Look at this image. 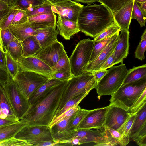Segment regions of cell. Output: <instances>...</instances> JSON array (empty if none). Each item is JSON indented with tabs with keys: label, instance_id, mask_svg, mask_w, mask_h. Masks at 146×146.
Here are the masks:
<instances>
[{
	"label": "cell",
	"instance_id": "603a6c76",
	"mask_svg": "<svg viewBox=\"0 0 146 146\" xmlns=\"http://www.w3.org/2000/svg\"><path fill=\"white\" fill-rule=\"evenodd\" d=\"M0 118L19 121L7 96L3 86L0 83Z\"/></svg>",
	"mask_w": 146,
	"mask_h": 146
},
{
	"label": "cell",
	"instance_id": "52a82bcc",
	"mask_svg": "<svg viewBox=\"0 0 146 146\" xmlns=\"http://www.w3.org/2000/svg\"><path fill=\"white\" fill-rule=\"evenodd\" d=\"M49 79L34 72L20 70L12 80L28 99L32 93Z\"/></svg>",
	"mask_w": 146,
	"mask_h": 146
},
{
	"label": "cell",
	"instance_id": "2e32d148",
	"mask_svg": "<svg viewBox=\"0 0 146 146\" xmlns=\"http://www.w3.org/2000/svg\"><path fill=\"white\" fill-rule=\"evenodd\" d=\"M120 31H119L117 32L115 37L99 53L95 59L88 64L85 72H92L99 70L101 66L113 52L118 40Z\"/></svg>",
	"mask_w": 146,
	"mask_h": 146
},
{
	"label": "cell",
	"instance_id": "94428289",
	"mask_svg": "<svg viewBox=\"0 0 146 146\" xmlns=\"http://www.w3.org/2000/svg\"><path fill=\"white\" fill-rule=\"evenodd\" d=\"M0 1L6 3L10 7L14 6V0H0Z\"/></svg>",
	"mask_w": 146,
	"mask_h": 146
},
{
	"label": "cell",
	"instance_id": "60d3db41",
	"mask_svg": "<svg viewBox=\"0 0 146 146\" xmlns=\"http://www.w3.org/2000/svg\"><path fill=\"white\" fill-rule=\"evenodd\" d=\"M146 49V29L141 36V40L135 52V58L143 60L145 59L144 53Z\"/></svg>",
	"mask_w": 146,
	"mask_h": 146
},
{
	"label": "cell",
	"instance_id": "8d00e7d4",
	"mask_svg": "<svg viewBox=\"0 0 146 146\" xmlns=\"http://www.w3.org/2000/svg\"><path fill=\"white\" fill-rule=\"evenodd\" d=\"M146 16V14L142 10L138 3L134 0L131 13V19L137 20L141 28L145 26Z\"/></svg>",
	"mask_w": 146,
	"mask_h": 146
},
{
	"label": "cell",
	"instance_id": "4316f807",
	"mask_svg": "<svg viewBox=\"0 0 146 146\" xmlns=\"http://www.w3.org/2000/svg\"><path fill=\"white\" fill-rule=\"evenodd\" d=\"M20 120L15 123L0 126V143L14 137L23 127L27 125L25 121Z\"/></svg>",
	"mask_w": 146,
	"mask_h": 146
},
{
	"label": "cell",
	"instance_id": "7402d4cb",
	"mask_svg": "<svg viewBox=\"0 0 146 146\" xmlns=\"http://www.w3.org/2000/svg\"><path fill=\"white\" fill-rule=\"evenodd\" d=\"M7 29L21 42L27 37L33 36L36 29L28 21L21 24H11Z\"/></svg>",
	"mask_w": 146,
	"mask_h": 146
},
{
	"label": "cell",
	"instance_id": "ee69618b",
	"mask_svg": "<svg viewBox=\"0 0 146 146\" xmlns=\"http://www.w3.org/2000/svg\"><path fill=\"white\" fill-rule=\"evenodd\" d=\"M90 110L80 109L75 113L70 125V127L77 129V127Z\"/></svg>",
	"mask_w": 146,
	"mask_h": 146
},
{
	"label": "cell",
	"instance_id": "c3c4849f",
	"mask_svg": "<svg viewBox=\"0 0 146 146\" xmlns=\"http://www.w3.org/2000/svg\"><path fill=\"white\" fill-rule=\"evenodd\" d=\"M135 116V114H131L117 131L122 135L129 137L130 130L132 125Z\"/></svg>",
	"mask_w": 146,
	"mask_h": 146
},
{
	"label": "cell",
	"instance_id": "f1b7e54d",
	"mask_svg": "<svg viewBox=\"0 0 146 146\" xmlns=\"http://www.w3.org/2000/svg\"><path fill=\"white\" fill-rule=\"evenodd\" d=\"M21 43L23 48L22 57L35 56L42 49L33 36L27 37Z\"/></svg>",
	"mask_w": 146,
	"mask_h": 146
},
{
	"label": "cell",
	"instance_id": "681fc988",
	"mask_svg": "<svg viewBox=\"0 0 146 146\" xmlns=\"http://www.w3.org/2000/svg\"><path fill=\"white\" fill-rule=\"evenodd\" d=\"M1 33L5 51L7 50L9 43L15 36L7 29H1Z\"/></svg>",
	"mask_w": 146,
	"mask_h": 146
},
{
	"label": "cell",
	"instance_id": "db71d44e",
	"mask_svg": "<svg viewBox=\"0 0 146 146\" xmlns=\"http://www.w3.org/2000/svg\"><path fill=\"white\" fill-rule=\"evenodd\" d=\"M108 70H103L92 72L95 78L98 83L108 72Z\"/></svg>",
	"mask_w": 146,
	"mask_h": 146
},
{
	"label": "cell",
	"instance_id": "d6a6232c",
	"mask_svg": "<svg viewBox=\"0 0 146 146\" xmlns=\"http://www.w3.org/2000/svg\"><path fill=\"white\" fill-rule=\"evenodd\" d=\"M7 70L13 79L20 70L18 64L11 56L7 50L4 52Z\"/></svg>",
	"mask_w": 146,
	"mask_h": 146
},
{
	"label": "cell",
	"instance_id": "91938a15",
	"mask_svg": "<svg viewBox=\"0 0 146 146\" xmlns=\"http://www.w3.org/2000/svg\"><path fill=\"white\" fill-rule=\"evenodd\" d=\"M44 2H46L50 3L52 5H55V4L62 2L66 1L68 0H42Z\"/></svg>",
	"mask_w": 146,
	"mask_h": 146
},
{
	"label": "cell",
	"instance_id": "b9f144b4",
	"mask_svg": "<svg viewBox=\"0 0 146 146\" xmlns=\"http://www.w3.org/2000/svg\"><path fill=\"white\" fill-rule=\"evenodd\" d=\"M119 31H121L120 28L115 23L107 28L94 40L96 41H100L113 35Z\"/></svg>",
	"mask_w": 146,
	"mask_h": 146
},
{
	"label": "cell",
	"instance_id": "7c38bea8",
	"mask_svg": "<svg viewBox=\"0 0 146 146\" xmlns=\"http://www.w3.org/2000/svg\"><path fill=\"white\" fill-rule=\"evenodd\" d=\"M131 115L129 111L115 105L110 104L106 113L105 127L117 131Z\"/></svg>",
	"mask_w": 146,
	"mask_h": 146
},
{
	"label": "cell",
	"instance_id": "6da1fadb",
	"mask_svg": "<svg viewBox=\"0 0 146 146\" xmlns=\"http://www.w3.org/2000/svg\"><path fill=\"white\" fill-rule=\"evenodd\" d=\"M68 81L53 87L47 93L31 105L20 120L25 121L29 126H49L59 107Z\"/></svg>",
	"mask_w": 146,
	"mask_h": 146
},
{
	"label": "cell",
	"instance_id": "484cf974",
	"mask_svg": "<svg viewBox=\"0 0 146 146\" xmlns=\"http://www.w3.org/2000/svg\"><path fill=\"white\" fill-rule=\"evenodd\" d=\"M145 129H146V103L135 113L129 132V138L135 137L140 132Z\"/></svg>",
	"mask_w": 146,
	"mask_h": 146
},
{
	"label": "cell",
	"instance_id": "3957f363",
	"mask_svg": "<svg viewBox=\"0 0 146 146\" xmlns=\"http://www.w3.org/2000/svg\"><path fill=\"white\" fill-rule=\"evenodd\" d=\"M146 89V77L122 85L111 96L110 104H114L129 111Z\"/></svg>",
	"mask_w": 146,
	"mask_h": 146
},
{
	"label": "cell",
	"instance_id": "e0dca14e",
	"mask_svg": "<svg viewBox=\"0 0 146 146\" xmlns=\"http://www.w3.org/2000/svg\"><path fill=\"white\" fill-rule=\"evenodd\" d=\"M129 32L121 30L113 51L114 65L122 63L129 53Z\"/></svg>",
	"mask_w": 146,
	"mask_h": 146
},
{
	"label": "cell",
	"instance_id": "f5cc1de1",
	"mask_svg": "<svg viewBox=\"0 0 146 146\" xmlns=\"http://www.w3.org/2000/svg\"><path fill=\"white\" fill-rule=\"evenodd\" d=\"M114 60L113 52L101 66L98 70H106L108 68H110L114 65Z\"/></svg>",
	"mask_w": 146,
	"mask_h": 146
},
{
	"label": "cell",
	"instance_id": "8fae6325",
	"mask_svg": "<svg viewBox=\"0 0 146 146\" xmlns=\"http://www.w3.org/2000/svg\"><path fill=\"white\" fill-rule=\"evenodd\" d=\"M17 62L20 70L34 72L49 78L53 72L51 68L40 59L35 56L22 57Z\"/></svg>",
	"mask_w": 146,
	"mask_h": 146
},
{
	"label": "cell",
	"instance_id": "ab89813d",
	"mask_svg": "<svg viewBox=\"0 0 146 146\" xmlns=\"http://www.w3.org/2000/svg\"><path fill=\"white\" fill-rule=\"evenodd\" d=\"M14 6L26 11L32 7L43 4L42 0H14Z\"/></svg>",
	"mask_w": 146,
	"mask_h": 146
},
{
	"label": "cell",
	"instance_id": "30bf717a",
	"mask_svg": "<svg viewBox=\"0 0 146 146\" xmlns=\"http://www.w3.org/2000/svg\"><path fill=\"white\" fill-rule=\"evenodd\" d=\"M76 113L50 127L51 135L54 141L68 145L65 142L74 137L78 130L70 127L72 121Z\"/></svg>",
	"mask_w": 146,
	"mask_h": 146
},
{
	"label": "cell",
	"instance_id": "7dc6e473",
	"mask_svg": "<svg viewBox=\"0 0 146 146\" xmlns=\"http://www.w3.org/2000/svg\"><path fill=\"white\" fill-rule=\"evenodd\" d=\"M146 103V89H145L132 107L129 111L131 114H135Z\"/></svg>",
	"mask_w": 146,
	"mask_h": 146
},
{
	"label": "cell",
	"instance_id": "8992f818",
	"mask_svg": "<svg viewBox=\"0 0 146 146\" xmlns=\"http://www.w3.org/2000/svg\"><path fill=\"white\" fill-rule=\"evenodd\" d=\"M94 42V39H84L80 40L76 45L69 58L71 72L73 76H78L85 72Z\"/></svg>",
	"mask_w": 146,
	"mask_h": 146
},
{
	"label": "cell",
	"instance_id": "1f68e13d",
	"mask_svg": "<svg viewBox=\"0 0 146 146\" xmlns=\"http://www.w3.org/2000/svg\"><path fill=\"white\" fill-rule=\"evenodd\" d=\"M52 5L50 3L44 2L43 4L30 8L25 11L28 17L43 14L54 13L52 9Z\"/></svg>",
	"mask_w": 146,
	"mask_h": 146
},
{
	"label": "cell",
	"instance_id": "f6af8a7d",
	"mask_svg": "<svg viewBox=\"0 0 146 146\" xmlns=\"http://www.w3.org/2000/svg\"><path fill=\"white\" fill-rule=\"evenodd\" d=\"M1 146H30L27 141L14 137L0 142Z\"/></svg>",
	"mask_w": 146,
	"mask_h": 146
},
{
	"label": "cell",
	"instance_id": "680465c9",
	"mask_svg": "<svg viewBox=\"0 0 146 146\" xmlns=\"http://www.w3.org/2000/svg\"><path fill=\"white\" fill-rule=\"evenodd\" d=\"M76 1L84 3H86L88 5L93 3L95 2H100V0H74Z\"/></svg>",
	"mask_w": 146,
	"mask_h": 146
},
{
	"label": "cell",
	"instance_id": "7a4b0ae2",
	"mask_svg": "<svg viewBox=\"0 0 146 146\" xmlns=\"http://www.w3.org/2000/svg\"><path fill=\"white\" fill-rule=\"evenodd\" d=\"M77 23L80 31L94 39L116 23L112 11L101 4L84 6L79 13Z\"/></svg>",
	"mask_w": 146,
	"mask_h": 146
},
{
	"label": "cell",
	"instance_id": "ba28073f",
	"mask_svg": "<svg viewBox=\"0 0 146 146\" xmlns=\"http://www.w3.org/2000/svg\"><path fill=\"white\" fill-rule=\"evenodd\" d=\"M3 86L13 110L20 120L31 106L28 99L12 79Z\"/></svg>",
	"mask_w": 146,
	"mask_h": 146
},
{
	"label": "cell",
	"instance_id": "6f0895ef",
	"mask_svg": "<svg viewBox=\"0 0 146 146\" xmlns=\"http://www.w3.org/2000/svg\"><path fill=\"white\" fill-rule=\"evenodd\" d=\"M10 8L11 7L6 3L0 1V11L8 9Z\"/></svg>",
	"mask_w": 146,
	"mask_h": 146
},
{
	"label": "cell",
	"instance_id": "4dcf8cb0",
	"mask_svg": "<svg viewBox=\"0 0 146 146\" xmlns=\"http://www.w3.org/2000/svg\"><path fill=\"white\" fill-rule=\"evenodd\" d=\"M7 50L12 57L17 62L22 56L23 48L21 43L15 37L9 44Z\"/></svg>",
	"mask_w": 146,
	"mask_h": 146
},
{
	"label": "cell",
	"instance_id": "816d5d0a",
	"mask_svg": "<svg viewBox=\"0 0 146 146\" xmlns=\"http://www.w3.org/2000/svg\"><path fill=\"white\" fill-rule=\"evenodd\" d=\"M11 79L7 70L0 66V83L3 86Z\"/></svg>",
	"mask_w": 146,
	"mask_h": 146
},
{
	"label": "cell",
	"instance_id": "5b68a950",
	"mask_svg": "<svg viewBox=\"0 0 146 146\" xmlns=\"http://www.w3.org/2000/svg\"><path fill=\"white\" fill-rule=\"evenodd\" d=\"M97 83L95 89L98 95L111 96L122 85L128 73L125 65L123 62L118 66H113Z\"/></svg>",
	"mask_w": 146,
	"mask_h": 146
},
{
	"label": "cell",
	"instance_id": "d4e9b609",
	"mask_svg": "<svg viewBox=\"0 0 146 146\" xmlns=\"http://www.w3.org/2000/svg\"><path fill=\"white\" fill-rule=\"evenodd\" d=\"M100 129L106 140L112 143L114 146H125L129 142L128 136L122 135L118 131L105 126Z\"/></svg>",
	"mask_w": 146,
	"mask_h": 146
},
{
	"label": "cell",
	"instance_id": "cb8c5ba5",
	"mask_svg": "<svg viewBox=\"0 0 146 146\" xmlns=\"http://www.w3.org/2000/svg\"><path fill=\"white\" fill-rule=\"evenodd\" d=\"M56 15L54 13L28 17V21L36 29L47 27L56 28Z\"/></svg>",
	"mask_w": 146,
	"mask_h": 146
},
{
	"label": "cell",
	"instance_id": "9a60e30c",
	"mask_svg": "<svg viewBox=\"0 0 146 146\" xmlns=\"http://www.w3.org/2000/svg\"><path fill=\"white\" fill-rule=\"evenodd\" d=\"M64 50L63 44L57 40L42 48L34 56L41 60L52 68L57 63Z\"/></svg>",
	"mask_w": 146,
	"mask_h": 146
},
{
	"label": "cell",
	"instance_id": "d590c367",
	"mask_svg": "<svg viewBox=\"0 0 146 146\" xmlns=\"http://www.w3.org/2000/svg\"><path fill=\"white\" fill-rule=\"evenodd\" d=\"M19 9L16 6H14L9 9L0 22V27L1 29H7L11 24Z\"/></svg>",
	"mask_w": 146,
	"mask_h": 146
},
{
	"label": "cell",
	"instance_id": "5bb4252c",
	"mask_svg": "<svg viewBox=\"0 0 146 146\" xmlns=\"http://www.w3.org/2000/svg\"><path fill=\"white\" fill-rule=\"evenodd\" d=\"M84 5L71 0L52 5V9L61 17L77 23L79 13Z\"/></svg>",
	"mask_w": 146,
	"mask_h": 146
},
{
	"label": "cell",
	"instance_id": "ac0fdd59",
	"mask_svg": "<svg viewBox=\"0 0 146 146\" xmlns=\"http://www.w3.org/2000/svg\"><path fill=\"white\" fill-rule=\"evenodd\" d=\"M134 1V0H131L119 9L113 13L115 22L120 27L121 31H129Z\"/></svg>",
	"mask_w": 146,
	"mask_h": 146
},
{
	"label": "cell",
	"instance_id": "277c9868",
	"mask_svg": "<svg viewBox=\"0 0 146 146\" xmlns=\"http://www.w3.org/2000/svg\"><path fill=\"white\" fill-rule=\"evenodd\" d=\"M97 83L91 72H85L80 75L73 76L68 81L56 113L69 100L80 94L89 93L92 89L96 88Z\"/></svg>",
	"mask_w": 146,
	"mask_h": 146
},
{
	"label": "cell",
	"instance_id": "4fadbf2b",
	"mask_svg": "<svg viewBox=\"0 0 146 146\" xmlns=\"http://www.w3.org/2000/svg\"><path fill=\"white\" fill-rule=\"evenodd\" d=\"M109 106L90 110L77 128V129H99L105 127L107 111Z\"/></svg>",
	"mask_w": 146,
	"mask_h": 146
},
{
	"label": "cell",
	"instance_id": "d6986e66",
	"mask_svg": "<svg viewBox=\"0 0 146 146\" xmlns=\"http://www.w3.org/2000/svg\"><path fill=\"white\" fill-rule=\"evenodd\" d=\"M58 33L56 28L47 27L36 29L33 36L43 48L57 41Z\"/></svg>",
	"mask_w": 146,
	"mask_h": 146
},
{
	"label": "cell",
	"instance_id": "f35d334b",
	"mask_svg": "<svg viewBox=\"0 0 146 146\" xmlns=\"http://www.w3.org/2000/svg\"><path fill=\"white\" fill-rule=\"evenodd\" d=\"M131 0H100V3L105 5L113 13Z\"/></svg>",
	"mask_w": 146,
	"mask_h": 146
},
{
	"label": "cell",
	"instance_id": "e7e4bbea",
	"mask_svg": "<svg viewBox=\"0 0 146 146\" xmlns=\"http://www.w3.org/2000/svg\"><path fill=\"white\" fill-rule=\"evenodd\" d=\"M9 9L6 10H2L0 11V22L4 15L8 11Z\"/></svg>",
	"mask_w": 146,
	"mask_h": 146
},
{
	"label": "cell",
	"instance_id": "bcb514c9",
	"mask_svg": "<svg viewBox=\"0 0 146 146\" xmlns=\"http://www.w3.org/2000/svg\"><path fill=\"white\" fill-rule=\"evenodd\" d=\"M73 76L70 71L62 70L53 72L51 78L64 82L68 81Z\"/></svg>",
	"mask_w": 146,
	"mask_h": 146
},
{
	"label": "cell",
	"instance_id": "74e56055",
	"mask_svg": "<svg viewBox=\"0 0 146 146\" xmlns=\"http://www.w3.org/2000/svg\"><path fill=\"white\" fill-rule=\"evenodd\" d=\"M53 72L62 70L70 71L69 58L65 50L56 64L51 68Z\"/></svg>",
	"mask_w": 146,
	"mask_h": 146
},
{
	"label": "cell",
	"instance_id": "f546056e",
	"mask_svg": "<svg viewBox=\"0 0 146 146\" xmlns=\"http://www.w3.org/2000/svg\"><path fill=\"white\" fill-rule=\"evenodd\" d=\"M146 77V64L133 67L128 70L122 85Z\"/></svg>",
	"mask_w": 146,
	"mask_h": 146
},
{
	"label": "cell",
	"instance_id": "6125c7cd",
	"mask_svg": "<svg viewBox=\"0 0 146 146\" xmlns=\"http://www.w3.org/2000/svg\"><path fill=\"white\" fill-rule=\"evenodd\" d=\"M1 29L0 27V50L3 52L4 53L5 51L1 35Z\"/></svg>",
	"mask_w": 146,
	"mask_h": 146
},
{
	"label": "cell",
	"instance_id": "11a10c76",
	"mask_svg": "<svg viewBox=\"0 0 146 146\" xmlns=\"http://www.w3.org/2000/svg\"><path fill=\"white\" fill-rule=\"evenodd\" d=\"M0 66L7 69L5 64V54L3 52L0 50Z\"/></svg>",
	"mask_w": 146,
	"mask_h": 146
},
{
	"label": "cell",
	"instance_id": "e575fe53",
	"mask_svg": "<svg viewBox=\"0 0 146 146\" xmlns=\"http://www.w3.org/2000/svg\"><path fill=\"white\" fill-rule=\"evenodd\" d=\"M88 93V92L83 93L75 96L69 100L66 103L63 108L55 114L53 119L58 117L76 104H79Z\"/></svg>",
	"mask_w": 146,
	"mask_h": 146
},
{
	"label": "cell",
	"instance_id": "44dd1931",
	"mask_svg": "<svg viewBox=\"0 0 146 146\" xmlns=\"http://www.w3.org/2000/svg\"><path fill=\"white\" fill-rule=\"evenodd\" d=\"M56 26L59 33L64 39L69 40L73 35L80 32L77 23L63 19L58 15Z\"/></svg>",
	"mask_w": 146,
	"mask_h": 146
},
{
	"label": "cell",
	"instance_id": "ffe728a7",
	"mask_svg": "<svg viewBox=\"0 0 146 146\" xmlns=\"http://www.w3.org/2000/svg\"><path fill=\"white\" fill-rule=\"evenodd\" d=\"M74 137L79 139L80 145L90 142L98 144L106 141L101 131L98 129L95 130L90 129H78Z\"/></svg>",
	"mask_w": 146,
	"mask_h": 146
},
{
	"label": "cell",
	"instance_id": "9f6ffc18",
	"mask_svg": "<svg viewBox=\"0 0 146 146\" xmlns=\"http://www.w3.org/2000/svg\"><path fill=\"white\" fill-rule=\"evenodd\" d=\"M19 121H16L0 118V126L15 123Z\"/></svg>",
	"mask_w": 146,
	"mask_h": 146
},
{
	"label": "cell",
	"instance_id": "f907efd6",
	"mask_svg": "<svg viewBox=\"0 0 146 146\" xmlns=\"http://www.w3.org/2000/svg\"><path fill=\"white\" fill-rule=\"evenodd\" d=\"M28 17L25 11L19 9L15 16L11 24L17 25L28 21Z\"/></svg>",
	"mask_w": 146,
	"mask_h": 146
},
{
	"label": "cell",
	"instance_id": "03108f58",
	"mask_svg": "<svg viewBox=\"0 0 146 146\" xmlns=\"http://www.w3.org/2000/svg\"><path fill=\"white\" fill-rule=\"evenodd\" d=\"M137 3H140L146 1V0H134Z\"/></svg>",
	"mask_w": 146,
	"mask_h": 146
},
{
	"label": "cell",
	"instance_id": "be15d7a7",
	"mask_svg": "<svg viewBox=\"0 0 146 146\" xmlns=\"http://www.w3.org/2000/svg\"><path fill=\"white\" fill-rule=\"evenodd\" d=\"M139 6L143 11L146 14V1L139 3Z\"/></svg>",
	"mask_w": 146,
	"mask_h": 146
},
{
	"label": "cell",
	"instance_id": "83f0119b",
	"mask_svg": "<svg viewBox=\"0 0 146 146\" xmlns=\"http://www.w3.org/2000/svg\"><path fill=\"white\" fill-rule=\"evenodd\" d=\"M62 82L56 79L49 78L46 82L35 90L29 97L28 100L31 105L42 98L53 87Z\"/></svg>",
	"mask_w": 146,
	"mask_h": 146
},
{
	"label": "cell",
	"instance_id": "836d02e7",
	"mask_svg": "<svg viewBox=\"0 0 146 146\" xmlns=\"http://www.w3.org/2000/svg\"><path fill=\"white\" fill-rule=\"evenodd\" d=\"M116 33L100 41H95L93 50L88 64L92 62L95 59L99 53L115 37Z\"/></svg>",
	"mask_w": 146,
	"mask_h": 146
},
{
	"label": "cell",
	"instance_id": "7bdbcfd3",
	"mask_svg": "<svg viewBox=\"0 0 146 146\" xmlns=\"http://www.w3.org/2000/svg\"><path fill=\"white\" fill-rule=\"evenodd\" d=\"M78 104H76L58 117L53 119L49 125L50 127L62 120L76 113L80 108Z\"/></svg>",
	"mask_w": 146,
	"mask_h": 146
},
{
	"label": "cell",
	"instance_id": "003e7915",
	"mask_svg": "<svg viewBox=\"0 0 146 146\" xmlns=\"http://www.w3.org/2000/svg\"><path fill=\"white\" fill-rule=\"evenodd\" d=\"M0 146H1V145H0Z\"/></svg>",
	"mask_w": 146,
	"mask_h": 146
},
{
	"label": "cell",
	"instance_id": "9c48e42d",
	"mask_svg": "<svg viewBox=\"0 0 146 146\" xmlns=\"http://www.w3.org/2000/svg\"><path fill=\"white\" fill-rule=\"evenodd\" d=\"M14 137L27 141L30 146H38L42 142L53 140L50 127L47 126L27 125L16 134Z\"/></svg>",
	"mask_w": 146,
	"mask_h": 146
}]
</instances>
